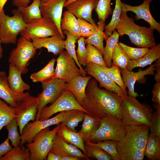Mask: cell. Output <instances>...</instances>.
<instances>
[{
    "instance_id": "cell-1",
    "label": "cell",
    "mask_w": 160,
    "mask_h": 160,
    "mask_svg": "<svg viewBox=\"0 0 160 160\" xmlns=\"http://www.w3.org/2000/svg\"><path fill=\"white\" fill-rule=\"evenodd\" d=\"M86 96L81 105L89 113L100 119L111 115L121 119V102L123 99L116 93L100 89L94 78L88 81Z\"/></svg>"
},
{
    "instance_id": "cell-2",
    "label": "cell",
    "mask_w": 160,
    "mask_h": 160,
    "mask_svg": "<svg viewBox=\"0 0 160 160\" xmlns=\"http://www.w3.org/2000/svg\"><path fill=\"white\" fill-rule=\"evenodd\" d=\"M126 127L124 136L118 141L117 149L121 160H142L149 132L145 125Z\"/></svg>"
},
{
    "instance_id": "cell-3",
    "label": "cell",
    "mask_w": 160,
    "mask_h": 160,
    "mask_svg": "<svg viewBox=\"0 0 160 160\" xmlns=\"http://www.w3.org/2000/svg\"><path fill=\"white\" fill-rule=\"evenodd\" d=\"M116 29L121 37L127 35L131 42L138 48H149L156 44L154 30L136 24L134 19L129 18L125 11H121Z\"/></svg>"
},
{
    "instance_id": "cell-4",
    "label": "cell",
    "mask_w": 160,
    "mask_h": 160,
    "mask_svg": "<svg viewBox=\"0 0 160 160\" xmlns=\"http://www.w3.org/2000/svg\"><path fill=\"white\" fill-rule=\"evenodd\" d=\"M121 120L125 126L145 125L149 127L153 112L147 104L141 103L133 96H128L121 102Z\"/></svg>"
},
{
    "instance_id": "cell-5",
    "label": "cell",
    "mask_w": 160,
    "mask_h": 160,
    "mask_svg": "<svg viewBox=\"0 0 160 160\" xmlns=\"http://www.w3.org/2000/svg\"><path fill=\"white\" fill-rule=\"evenodd\" d=\"M13 16L6 15L3 9L0 11V40L4 44L17 43L18 35L27 24L24 21L19 9H13Z\"/></svg>"
},
{
    "instance_id": "cell-6",
    "label": "cell",
    "mask_w": 160,
    "mask_h": 160,
    "mask_svg": "<svg viewBox=\"0 0 160 160\" xmlns=\"http://www.w3.org/2000/svg\"><path fill=\"white\" fill-rule=\"evenodd\" d=\"M62 124L60 123L52 130L49 127L43 129L34 136L32 141L26 146L30 154L29 160H45L50 152L54 138Z\"/></svg>"
},
{
    "instance_id": "cell-7",
    "label": "cell",
    "mask_w": 160,
    "mask_h": 160,
    "mask_svg": "<svg viewBox=\"0 0 160 160\" xmlns=\"http://www.w3.org/2000/svg\"><path fill=\"white\" fill-rule=\"evenodd\" d=\"M126 127L121 119L108 115L102 118L98 129L90 137L89 140L92 143L107 140L118 141L124 136Z\"/></svg>"
},
{
    "instance_id": "cell-8",
    "label": "cell",
    "mask_w": 160,
    "mask_h": 160,
    "mask_svg": "<svg viewBox=\"0 0 160 160\" xmlns=\"http://www.w3.org/2000/svg\"><path fill=\"white\" fill-rule=\"evenodd\" d=\"M36 50L31 40L21 36L17 40L16 47L10 52L8 62L13 64L22 74H25L28 72L27 64L34 57Z\"/></svg>"
},
{
    "instance_id": "cell-9",
    "label": "cell",
    "mask_w": 160,
    "mask_h": 160,
    "mask_svg": "<svg viewBox=\"0 0 160 160\" xmlns=\"http://www.w3.org/2000/svg\"><path fill=\"white\" fill-rule=\"evenodd\" d=\"M20 34L31 40L60 35L56 24L49 17H42L31 21Z\"/></svg>"
},
{
    "instance_id": "cell-10",
    "label": "cell",
    "mask_w": 160,
    "mask_h": 160,
    "mask_svg": "<svg viewBox=\"0 0 160 160\" xmlns=\"http://www.w3.org/2000/svg\"><path fill=\"white\" fill-rule=\"evenodd\" d=\"M39 105L38 97L31 96L28 92L17 102L16 108V118L20 134L21 135L23 127L30 121L33 122Z\"/></svg>"
},
{
    "instance_id": "cell-11",
    "label": "cell",
    "mask_w": 160,
    "mask_h": 160,
    "mask_svg": "<svg viewBox=\"0 0 160 160\" xmlns=\"http://www.w3.org/2000/svg\"><path fill=\"white\" fill-rule=\"evenodd\" d=\"M74 109L81 110L87 113L77 102L73 94L65 89L55 102L42 109L40 113L39 120L46 119L58 112Z\"/></svg>"
},
{
    "instance_id": "cell-12",
    "label": "cell",
    "mask_w": 160,
    "mask_h": 160,
    "mask_svg": "<svg viewBox=\"0 0 160 160\" xmlns=\"http://www.w3.org/2000/svg\"><path fill=\"white\" fill-rule=\"evenodd\" d=\"M65 82L63 80L55 78L48 81L41 83L43 90L38 95L39 105L36 120H39L40 113L42 109L48 104L53 103L65 90Z\"/></svg>"
},
{
    "instance_id": "cell-13",
    "label": "cell",
    "mask_w": 160,
    "mask_h": 160,
    "mask_svg": "<svg viewBox=\"0 0 160 160\" xmlns=\"http://www.w3.org/2000/svg\"><path fill=\"white\" fill-rule=\"evenodd\" d=\"M84 69L86 74L92 76L99 82L100 87L116 93L123 99L128 96L127 92L124 91L108 76L104 71L103 66L89 62L87 63Z\"/></svg>"
},
{
    "instance_id": "cell-14",
    "label": "cell",
    "mask_w": 160,
    "mask_h": 160,
    "mask_svg": "<svg viewBox=\"0 0 160 160\" xmlns=\"http://www.w3.org/2000/svg\"><path fill=\"white\" fill-rule=\"evenodd\" d=\"M55 78L69 82L74 77L81 75V73L76 65L74 59L66 51H63L56 59Z\"/></svg>"
},
{
    "instance_id": "cell-15",
    "label": "cell",
    "mask_w": 160,
    "mask_h": 160,
    "mask_svg": "<svg viewBox=\"0 0 160 160\" xmlns=\"http://www.w3.org/2000/svg\"><path fill=\"white\" fill-rule=\"evenodd\" d=\"M64 111L60 112L51 119L29 122L22 129L20 135L21 136L20 146H22L26 143L31 142L34 136L42 130L50 126L55 124L57 125L61 123Z\"/></svg>"
},
{
    "instance_id": "cell-16",
    "label": "cell",
    "mask_w": 160,
    "mask_h": 160,
    "mask_svg": "<svg viewBox=\"0 0 160 160\" xmlns=\"http://www.w3.org/2000/svg\"><path fill=\"white\" fill-rule=\"evenodd\" d=\"M68 0H40V8L42 17H49L55 22L61 37L65 36L60 28L63 8Z\"/></svg>"
},
{
    "instance_id": "cell-17",
    "label": "cell",
    "mask_w": 160,
    "mask_h": 160,
    "mask_svg": "<svg viewBox=\"0 0 160 160\" xmlns=\"http://www.w3.org/2000/svg\"><path fill=\"white\" fill-rule=\"evenodd\" d=\"M99 0H76L67 6V10L77 18L84 19L94 25H97L92 17L93 10L97 6Z\"/></svg>"
},
{
    "instance_id": "cell-18",
    "label": "cell",
    "mask_w": 160,
    "mask_h": 160,
    "mask_svg": "<svg viewBox=\"0 0 160 160\" xmlns=\"http://www.w3.org/2000/svg\"><path fill=\"white\" fill-rule=\"evenodd\" d=\"M153 0H143V3L137 6H132L122 2V11L132 12L135 14L136 20L142 19L148 23L150 27L160 33V23L153 17L150 11L151 3Z\"/></svg>"
},
{
    "instance_id": "cell-19",
    "label": "cell",
    "mask_w": 160,
    "mask_h": 160,
    "mask_svg": "<svg viewBox=\"0 0 160 160\" xmlns=\"http://www.w3.org/2000/svg\"><path fill=\"white\" fill-rule=\"evenodd\" d=\"M156 68V65L155 63L151 65L145 70H140L137 72L130 71L127 69H120L122 80L125 86L128 89V94L129 96L135 97L138 96V94L134 90L135 84L136 82L142 79L146 75L155 74L154 72Z\"/></svg>"
},
{
    "instance_id": "cell-20",
    "label": "cell",
    "mask_w": 160,
    "mask_h": 160,
    "mask_svg": "<svg viewBox=\"0 0 160 160\" xmlns=\"http://www.w3.org/2000/svg\"><path fill=\"white\" fill-rule=\"evenodd\" d=\"M50 152L61 157L65 156H70L77 157L80 159H89V157L84 154L78 148L65 142L57 133L54 138Z\"/></svg>"
},
{
    "instance_id": "cell-21",
    "label": "cell",
    "mask_w": 160,
    "mask_h": 160,
    "mask_svg": "<svg viewBox=\"0 0 160 160\" xmlns=\"http://www.w3.org/2000/svg\"><path fill=\"white\" fill-rule=\"evenodd\" d=\"M36 49L42 48H46L49 52H52L54 55H59L64 50V41L60 35L31 40Z\"/></svg>"
},
{
    "instance_id": "cell-22",
    "label": "cell",
    "mask_w": 160,
    "mask_h": 160,
    "mask_svg": "<svg viewBox=\"0 0 160 160\" xmlns=\"http://www.w3.org/2000/svg\"><path fill=\"white\" fill-rule=\"evenodd\" d=\"M91 78L90 76L84 77L81 75L78 76L65 83V89L73 94L77 102L81 105L86 96L85 89L87 84Z\"/></svg>"
},
{
    "instance_id": "cell-23",
    "label": "cell",
    "mask_w": 160,
    "mask_h": 160,
    "mask_svg": "<svg viewBox=\"0 0 160 160\" xmlns=\"http://www.w3.org/2000/svg\"><path fill=\"white\" fill-rule=\"evenodd\" d=\"M5 71H0V98L12 107L15 108L17 102L25 93L18 94L13 91L9 87Z\"/></svg>"
},
{
    "instance_id": "cell-24",
    "label": "cell",
    "mask_w": 160,
    "mask_h": 160,
    "mask_svg": "<svg viewBox=\"0 0 160 160\" xmlns=\"http://www.w3.org/2000/svg\"><path fill=\"white\" fill-rule=\"evenodd\" d=\"M7 80L9 87L13 91L17 93L22 94L25 91L30 90V86L23 81L21 73L12 63L9 64Z\"/></svg>"
},
{
    "instance_id": "cell-25",
    "label": "cell",
    "mask_w": 160,
    "mask_h": 160,
    "mask_svg": "<svg viewBox=\"0 0 160 160\" xmlns=\"http://www.w3.org/2000/svg\"><path fill=\"white\" fill-rule=\"evenodd\" d=\"M160 58V44L151 47L148 52L141 58L135 60H130L126 69L131 71L136 67H144L151 65L153 62Z\"/></svg>"
},
{
    "instance_id": "cell-26",
    "label": "cell",
    "mask_w": 160,
    "mask_h": 160,
    "mask_svg": "<svg viewBox=\"0 0 160 160\" xmlns=\"http://www.w3.org/2000/svg\"><path fill=\"white\" fill-rule=\"evenodd\" d=\"M101 119L89 113H86L81 129L77 132L82 137L85 143L89 142L92 135L99 127Z\"/></svg>"
},
{
    "instance_id": "cell-27",
    "label": "cell",
    "mask_w": 160,
    "mask_h": 160,
    "mask_svg": "<svg viewBox=\"0 0 160 160\" xmlns=\"http://www.w3.org/2000/svg\"><path fill=\"white\" fill-rule=\"evenodd\" d=\"M57 133L60 135L65 142L75 146L88 157L84 148V141L82 137L77 132L69 129L62 124Z\"/></svg>"
},
{
    "instance_id": "cell-28",
    "label": "cell",
    "mask_w": 160,
    "mask_h": 160,
    "mask_svg": "<svg viewBox=\"0 0 160 160\" xmlns=\"http://www.w3.org/2000/svg\"><path fill=\"white\" fill-rule=\"evenodd\" d=\"M86 113L79 109H72L64 111L61 123L69 129L77 132L75 127L83 121Z\"/></svg>"
},
{
    "instance_id": "cell-29",
    "label": "cell",
    "mask_w": 160,
    "mask_h": 160,
    "mask_svg": "<svg viewBox=\"0 0 160 160\" xmlns=\"http://www.w3.org/2000/svg\"><path fill=\"white\" fill-rule=\"evenodd\" d=\"M56 59H51L42 69L32 74L30 78L33 82H45L55 78V72L54 68Z\"/></svg>"
},
{
    "instance_id": "cell-30",
    "label": "cell",
    "mask_w": 160,
    "mask_h": 160,
    "mask_svg": "<svg viewBox=\"0 0 160 160\" xmlns=\"http://www.w3.org/2000/svg\"><path fill=\"white\" fill-rule=\"evenodd\" d=\"M60 28L62 31L67 30L76 36L78 39L81 37L78 19L68 10L63 13L60 21Z\"/></svg>"
},
{
    "instance_id": "cell-31",
    "label": "cell",
    "mask_w": 160,
    "mask_h": 160,
    "mask_svg": "<svg viewBox=\"0 0 160 160\" xmlns=\"http://www.w3.org/2000/svg\"><path fill=\"white\" fill-rule=\"evenodd\" d=\"M144 155L148 160L160 159V137L149 134Z\"/></svg>"
},
{
    "instance_id": "cell-32",
    "label": "cell",
    "mask_w": 160,
    "mask_h": 160,
    "mask_svg": "<svg viewBox=\"0 0 160 160\" xmlns=\"http://www.w3.org/2000/svg\"><path fill=\"white\" fill-rule=\"evenodd\" d=\"M40 6V0H33L32 3L29 6L18 7L26 23L32 20L39 19L42 17Z\"/></svg>"
},
{
    "instance_id": "cell-33",
    "label": "cell",
    "mask_w": 160,
    "mask_h": 160,
    "mask_svg": "<svg viewBox=\"0 0 160 160\" xmlns=\"http://www.w3.org/2000/svg\"><path fill=\"white\" fill-rule=\"evenodd\" d=\"M64 34H65L66 38L64 41V48L71 56L74 59L77 66L81 73V76H86V73L79 63L77 59L75 49V43L78 39L77 37L67 30L63 31Z\"/></svg>"
},
{
    "instance_id": "cell-34",
    "label": "cell",
    "mask_w": 160,
    "mask_h": 160,
    "mask_svg": "<svg viewBox=\"0 0 160 160\" xmlns=\"http://www.w3.org/2000/svg\"><path fill=\"white\" fill-rule=\"evenodd\" d=\"M119 36V34L115 29L112 35L106 40V44L104 47L103 59L108 68H110L112 66V55L115 46L118 42Z\"/></svg>"
},
{
    "instance_id": "cell-35",
    "label": "cell",
    "mask_w": 160,
    "mask_h": 160,
    "mask_svg": "<svg viewBox=\"0 0 160 160\" xmlns=\"http://www.w3.org/2000/svg\"><path fill=\"white\" fill-rule=\"evenodd\" d=\"M98 28L97 31L88 37L84 39L85 43L89 44L95 46L102 52L104 53V47L103 40V32L105 25L102 20H99L97 22Z\"/></svg>"
},
{
    "instance_id": "cell-36",
    "label": "cell",
    "mask_w": 160,
    "mask_h": 160,
    "mask_svg": "<svg viewBox=\"0 0 160 160\" xmlns=\"http://www.w3.org/2000/svg\"><path fill=\"white\" fill-rule=\"evenodd\" d=\"M122 2L121 0H115V8L112 13L111 21L107 25H105L103 36L105 40L112 34L116 29L119 21L120 17L121 12Z\"/></svg>"
},
{
    "instance_id": "cell-37",
    "label": "cell",
    "mask_w": 160,
    "mask_h": 160,
    "mask_svg": "<svg viewBox=\"0 0 160 160\" xmlns=\"http://www.w3.org/2000/svg\"><path fill=\"white\" fill-rule=\"evenodd\" d=\"M16 108H13L0 98V131L3 127L17 117Z\"/></svg>"
},
{
    "instance_id": "cell-38",
    "label": "cell",
    "mask_w": 160,
    "mask_h": 160,
    "mask_svg": "<svg viewBox=\"0 0 160 160\" xmlns=\"http://www.w3.org/2000/svg\"><path fill=\"white\" fill-rule=\"evenodd\" d=\"M118 141L113 140H107L96 143L89 142L85 144L95 146L102 149L109 154L113 160H121L117 145Z\"/></svg>"
},
{
    "instance_id": "cell-39",
    "label": "cell",
    "mask_w": 160,
    "mask_h": 160,
    "mask_svg": "<svg viewBox=\"0 0 160 160\" xmlns=\"http://www.w3.org/2000/svg\"><path fill=\"white\" fill-rule=\"evenodd\" d=\"M30 153L27 148L23 145L14 146L0 160H29Z\"/></svg>"
},
{
    "instance_id": "cell-40",
    "label": "cell",
    "mask_w": 160,
    "mask_h": 160,
    "mask_svg": "<svg viewBox=\"0 0 160 160\" xmlns=\"http://www.w3.org/2000/svg\"><path fill=\"white\" fill-rule=\"evenodd\" d=\"M130 60L119 43H117L112 55V65H116L121 69H125Z\"/></svg>"
},
{
    "instance_id": "cell-41",
    "label": "cell",
    "mask_w": 160,
    "mask_h": 160,
    "mask_svg": "<svg viewBox=\"0 0 160 160\" xmlns=\"http://www.w3.org/2000/svg\"><path fill=\"white\" fill-rule=\"evenodd\" d=\"M86 44L87 63H92L107 67L100 51L92 45Z\"/></svg>"
},
{
    "instance_id": "cell-42",
    "label": "cell",
    "mask_w": 160,
    "mask_h": 160,
    "mask_svg": "<svg viewBox=\"0 0 160 160\" xmlns=\"http://www.w3.org/2000/svg\"><path fill=\"white\" fill-rule=\"evenodd\" d=\"M119 44L130 60H135L142 57L149 50L148 48H135L119 42Z\"/></svg>"
},
{
    "instance_id": "cell-43",
    "label": "cell",
    "mask_w": 160,
    "mask_h": 160,
    "mask_svg": "<svg viewBox=\"0 0 160 160\" xmlns=\"http://www.w3.org/2000/svg\"><path fill=\"white\" fill-rule=\"evenodd\" d=\"M111 0H99L96 8L95 9L99 20L105 23L109 16L112 14L113 10L111 6Z\"/></svg>"
},
{
    "instance_id": "cell-44",
    "label": "cell",
    "mask_w": 160,
    "mask_h": 160,
    "mask_svg": "<svg viewBox=\"0 0 160 160\" xmlns=\"http://www.w3.org/2000/svg\"><path fill=\"white\" fill-rule=\"evenodd\" d=\"M18 126L16 118L13 119L5 126L8 132L7 137L14 146L19 145L21 140V136L17 131Z\"/></svg>"
},
{
    "instance_id": "cell-45",
    "label": "cell",
    "mask_w": 160,
    "mask_h": 160,
    "mask_svg": "<svg viewBox=\"0 0 160 160\" xmlns=\"http://www.w3.org/2000/svg\"><path fill=\"white\" fill-rule=\"evenodd\" d=\"M84 148L88 157L98 160H113L109 154L100 148L87 144H85Z\"/></svg>"
},
{
    "instance_id": "cell-46",
    "label": "cell",
    "mask_w": 160,
    "mask_h": 160,
    "mask_svg": "<svg viewBox=\"0 0 160 160\" xmlns=\"http://www.w3.org/2000/svg\"><path fill=\"white\" fill-rule=\"evenodd\" d=\"M104 71L108 76L124 91L127 92L125 86L121 76L119 68L112 65L110 68L103 66Z\"/></svg>"
},
{
    "instance_id": "cell-47",
    "label": "cell",
    "mask_w": 160,
    "mask_h": 160,
    "mask_svg": "<svg viewBox=\"0 0 160 160\" xmlns=\"http://www.w3.org/2000/svg\"><path fill=\"white\" fill-rule=\"evenodd\" d=\"M80 35L81 37L84 39L92 35L98 29L97 25H94L86 20L78 18Z\"/></svg>"
},
{
    "instance_id": "cell-48",
    "label": "cell",
    "mask_w": 160,
    "mask_h": 160,
    "mask_svg": "<svg viewBox=\"0 0 160 160\" xmlns=\"http://www.w3.org/2000/svg\"><path fill=\"white\" fill-rule=\"evenodd\" d=\"M78 46L76 51L78 60L81 66H85L87 64V52L85 46L84 38L82 37L77 40Z\"/></svg>"
},
{
    "instance_id": "cell-49",
    "label": "cell",
    "mask_w": 160,
    "mask_h": 160,
    "mask_svg": "<svg viewBox=\"0 0 160 160\" xmlns=\"http://www.w3.org/2000/svg\"><path fill=\"white\" fill-rule=\"evenodd\" d=\"M149 129L151 133L160 137V110L153 113Z\"/></svg>"
},
{
    "instance_id": "cell-50",
    "label": "cell",
    "mask_w": 160,
    "mask_h": 160,
    "mask_svg": "<svg viewBox=\"0 0 160 160\" xmlns=\"http://www.w3.org/2000/svg\"><path fill=\"white\" fill-rule=\"evenodd\" d=\"M152 101L160 104V81L156 82L152 91Z\"/></svg>"
},
{
    "instance_id": "cell-51",
    "label": "cell",
    "mask_w": 160,
    "mask_h": 160,
    "mask_svg": "<svg viewBox=\"0 0 160 160\" xmlns=\"http://www.w3.org/2000/svg\"><path fill=\"white\" fill-rule=\"evenodd\" d=\"M9 139L7 137L0 145V159L10 151L12 148L9 142Z\"/></svg>"
},
{
    "instance_id": "cell-52",
    "label": "cell",
    "mask_w": 160,
    "mask_h": 160,
    "mask_svg": "<svg viewBox=\"0 0 160 160\" xmlns=\"http://www.w3.org/2000/svg\"><path fill=\"white\" fill-rule=\"evenodd\" d=\"M12 4L18 7L28 6L31 0H12Z\"/></svg>"
},
{
    "instance_id": "cell-53",
    "label": "cell",
    "mask_w": 160,
    "mask_h": 160,
    "mask_svg": "<svg viewBox=\"0 0 160 160\" xmlns=\"http://www.w3.org/2000/svg\"><path fill=\"white\" fill-rule=\"evenodd\" d=\"M156 73L155 74L154 79L156 82L160 81V58L156 60Z\"/></svg>"
},
{
    "instance_id": "cell-54",
    "label": "cell",
    "mask_w": 160,
    "mask_h": 160,
    "mask_svg": "<svg viewBox=\"0 0 160 160\" xmlns=\"http://www.w3.org/2000/svg\"><path fill=\"white\" fill-rule=\"evenodd\" d=\"M46 160H62V157L54 153L50 152L48 154Z\"/></svg>"
},
{
    "instance_id": "cell-55",
    "label": "cell",
    "mask_w": 160,
    "mask_h": 160,
    "mask_svg": "<svg viewBox=\"0 0 160 160\" xmlns=\"http://www.w3.org/2000/svg\"><path fill=\"white\" fill-rule=\"evenodd\" d=\"M80 159L79 158L70 156H65L62 157V160H79Z\"/></svg>"
},
{
    "instance_id": "cell-56",
    "label": "cell",
    "mask_w": 160,
    "mask_h": 160,
    "mask_svg": "<svg viewBox=\"0 0 160 160\" xmlns=\"http://www.w3.org/2000/svg\"><path fill=\"white\" fill-rule=\"evenodd\" d=\"M8 0H0V11L3 10L4 6Z\"/></svg>"
},
{
    "instance_id": "cell-57",
    "label": "cell",
    "mask_w": 160,
    "mask_h": 160,
    "mask_svg": "<svg viewBox=\"0 0 160 160\" xmlns=\"http://www.w3.org/2000/svg\"><path fill=\"white\" fill-rule=\"evenodd\" d=\"M1 42L0 40V59L3 56L2 52L3 49L1 46Z\"/></svg>"
},
{
    "instance_id": "cell-58",
    "label": "cell",
    "mask_w": 160,
    "mask_h": 160,
    "mask_svg": "<svg viewBox=\"0 0 160 160\" xmlns=\"http://www.w3.org/2000/svg\"><path fill=\"white\" fill-rule=\"evenodd\" d=\"M76 0H68L64 4V7H65L67 6L71 3Z\"/></svg>"
}]
</instances>
